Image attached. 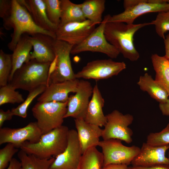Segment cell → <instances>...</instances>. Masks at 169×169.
<instances>
[{
	"instance_id": "obj_1",
	"label": "cell",
	"mask_w": 169,
	"mask_h": 169,
	"mask_svg": "<svg viewBox=\"0 0 169 169\" xmlns=\"http://www.w3.org/2000/svg\"><path fill=\"white\" fill-rule=\"evenodd\" d=\"M150 25H151L150 22L128 24L122 22H108L107 20L104 34L107 41L124 58L134 62L140 57L139 53L134 44V35L140 29Z\"/></svg>"
},
{
	"instance_id": "obj_2",
	"label": "cell",
	"mask_w": 169,
	"mask_h": 169,
	"mask_svg": "<svg viewBox=\"0 0 169 169\" xmlns=\"http://www.w3.org/2000/svg\"><path fill=\"white\" fill-rule=\"evenodd\" d=\"M69 130L67 126L62 125L42 135L37 142L25 141L20 148L27 154L41 159L56 157L66 149Z\"/></svg>"
},
{
	"instance_id": "obj_3",
	"label": "cell",
	"mask_w": 169,
	"mask_h": 169,
	"mask_svg": "<svg viewBox=\"0 0 169 169\" xmlns=\"http://www.w3.org/2000/svg\"><path fill=\"white\" fill-rule=\"evenodd\" d=\"M12 0L11 15L6 29L13 28V32L8 47L13 51L22 35L27 33L31 36L42 33L56 38L55 33L45 30L38 27L34 22L29 13L25 7L17 0Z\"/></svg>"
},
{
	"instance_id": "obj_4",
	"label": "cell",
	"mask_w": 169,
	"mask_h": 169,
	"mask_svg": "<svg viewBox=\"0 0 169 169\" xmlns=\"http://www.w3.org/2000/svg\"><path fill=\"white\" fill-rule=\"evenodd\" d=\"M51 63H40L34 59L30 60L15 72L8 83L16 89L29 92L41 85L47 87Z\"/></svg>"
},
{
	"instance_id": "obj_5",
	"label": "cell",
	"mask_w": 169,
	"mask_h": 169,
	"mask_svg": "<svg viewBox=\"0 0 169 169\" xmlns=\"http://www.w3.org/2000/svg\"><path fill=\"white\" fill-rule=\"evenodd\" d=\"M68 101L38 102L32 111L42 134L62 125L67 110Z\"/></svg>"
},
{
	"instance_id": "obj_6",
	"label": "cell",
	"mask_w": 169,
	"mask_h": 169,
	"mask_svg": "<svg viewBox=\"0 0 169 169\" xmlns=\"http://www.w3.org/2000/svg\"><path fill=\"white\" fill-rule=\"evenodd\" d=\"M107 18L105 16L102 22L81 43L74 46L71 54H75L89 51L102 53L111 59L116 58L120 54L118 50L106 40L104 30Z\"/></svg>"
},
{
	"instance_id": "obj_7",
	"label": "cell",
	"mask_w": 169,
	"mask_h": 169,
	"mask_svg": "<svg viewBox=\"0 0 169 169\" xmlns=\"http://www.w3.org/2000/svg\"><path fill=\"white\" fill-rule=\"evenodd\" d=\"M102 150L103 166L111 164H131L134 158L139 153L140 148L133 145H124L121 141L110 139L100 141L98 145Z\"/></svg>"
},
{
	"instance_id": "obj_8",
	"label": "cell",
	"mask_w": 169,
	"mask_h": 169,
	"mask_svg": "<svg viewBox=\"0 0 169 169\" xmlns=\"http://www.w3.org/2000/svg\"><path fill=\"white\" fill-rule=\"evenodd\" d=\"M106 116L107 122L103 129L102 136L103 140L116 139L127 144L131 143L133 132L129 126L133 121V115L123 114L115 110Z\"/></svg>"
},
{
	"instance_id": "obj_9",
	"label": "cell",
	"mask_w": 169,
	"mask_h": 169,
	"mask_svg": "<svg viewBox=\"0 0 169 169\" xmlns=\"http://www.w3.org/2000/svg\"><path fill=\"white\" fill-rule=\"evenodd\" d=\"M126 68L123 62L111 59H97L89 62L81 70L75 74L76 79L96 80L107 79L117 75Z\"/></svg>"
},
{
	"instance_id": "obj_10",
	"label": "cell",
	"mask_w": 169,
	"mask_h": 169,
	"mask_svg": "<svg viewBox=\"0 0 169 169\" xmlns=\"http://www.w3.org/2000/svg\"><path fill=\"white\" fill-rule=\"evenodd\" d=\"M73 47L66 42L55 39L54 48L56 59V67L50 76L47 86L52 83L76 79L70 57Z\"/></svg>"
},
{
	"instance_id": "obj_11",
	"label": "cell",
	"mask_w": 169,
	"mask_h": 169,
	"mask_svg": "<svg viewBox=\"0 0 169 169\" xmlns=\"http://www.w3.org/2000/svg\"><path fill=\"white\" fill-rule=\"evenodd\" d=\"M42 135L36 121L30 122L26 126L20 128H1L0 145L11 143L18 149L26 141L31 143L37 142Z\"/></svg>"
},
{
	"instance_id": "obj_12",
	"label": "cell",
	"mask_w": 169,
	"mask_h": 169,
	"mask_svg": "<svg viewBox=\"0 0 169 169\" xmlns=\"http://www.w3.org/2000/svg\"><path fill=\"white\" fill-rule=\"evenodd\" d=\"M95 25L89 20L60 24L55 34L56 39L74 46L83 42L95 28Z\"/></svg>"
},
{
	"instance_id": "obj_13",
	"label": "cell",
	"mask_w": 169,
	"mask_h": 169,
	"mask_svg": "<svg viewBox=\"0 0 169 169\" xmlns=\"http://www.w3.org/2000/svg\"><path fill=\"white\" fill-rule=\"evenodd\" d=\"M82 155L77 131L69 130L66 149L55 157L49 169H77Z\"/></svg>"
},
{
	"instance_id": "obj_14",
	"label": "cell",
	"mask_w": 169,
	"mask_h": 169,
	"mask_svg": "<svg viewBox=\"0 0 169 169\" xmlns=\"http://www.w3.org/2000/svg\"><path fill=\"white\" fill-rule=\"evenodd\" d=\"M93 88L89 81L79 80L75 94L69 96L64 118L71 117L84 119Z\"/></svg>"
},
{
	"instance_id": "obj_15",
	"label": "cell",
	"mask_w": 169,
	"mask_h": 169,
	"mask_svg": "<svg viewBox=\"0 0 169 169\" xmlns=\"http://www.w3.org/2000/svg\"><path fill=\"white\" fill-rule=\"evenodd\" d=\"M169 149V145L156 146L144 142L131 164L133 166L142 167L169 165V159L166 156Z\"/></svg>"
},
{
	"instance_id": "obj_16",
	"label": "cell",
	"mask_w": 169,
	"mask_h": 169,
	"mask_svg": "<svg viewBox=\"0 0 169 169\" xmlns=\"http://www.w3.org/2000/svg\"><path fill=\"white\" fill-rule=\"evenodd\" d=\"M169 11L168 3L155 4L148 2V0H144L143 2L136 5L125 10L121 13L112 16L109 14L106 16L107 22H122L131 24L133 23L137 18L142 15L149 13H159Z\"/></svg>"
},
{
	"instance_id": "obj_17",
	"label": "cell",
	"mask_w": 169,
	"mask_h": 169,
	"mask_svg": "<svg viewBox=\"0 0 169 169\" xmlns=\"http://www.w3.org/2000/svg\"><path fill=\"white\" fill-rule=\"evenodd\" d=\"M33 48L31 53L30 59L40 63H51L55 54L54 43L55 38L48 35L37 33L29 36Z\"/></svg>"
},
{
	"instance_id": "obj_18",
	"label": "cell",
	"mask_w": 169,
	"mask_h": 169,
	"mask_svg": "<svg viewBox=\"0 0 169 169\" xmlns=\"http://www.w3.org/2000/svg\"><path fill=\"white\" fill-rule=\"evenodd\" d=\"M79 81L78 79H76L51 84L46 87L37 98V101L38 102H66L69 99V94L76 92Z\"/></svg>"
},
{
	"instance_id": "obj_19",
	"label": "cell",
	"mask_w": 169,
	"mask_h": 169,
	"mask_svg": "<svg viewBox=\"0 0 169 169\" xmlns=\"http://www.w3.org/2000/svg\"><path fill=\"white\" fill-rule=\"evenodd\" d=\"M82 154L88 149L98 146L103 130L100 127L89 123L82 118L74 119Z\"/></svg>"
},
{
	"instance_id": "obj_20",
	"label": "cell",
	"mask_w": 169,
	"mask_h": 169,
	"mask_svg": "<svg viewBox=\"0 0 169 169\" xmlns=\"http://www.w3.org/2000/svg\"><path fill=\"white\" fill-rule=\"evenodd\" d=\"M105 100L97 84L93 87L92 98L89 103L84 120L87 122L98 126H104L107 122L103 108Z\"/></svg>"
},
{
	"instance_id": "obj_21",
	"label": "cell",
	"mask_w": 169,
	"mask_h": 169,
	"mask_svg": "<svg viewBox=\"0 0 169 169\" xmlns=\"http://www.w3.org/2000/svg\"><path fill=\"white\" fill-rule=\"evenodd\" d=\"M28 10L35 23L40 28L54 33L57 27L49 19L43 0H17Z\"/></svg>"
},
{
	"instance_id": "obj_22",
	"label": "cell",
	"mask_w": 169,
	"mask_h": 169,
	"mask_svg": "<svg viewBox=\"0 0 169 169\" xmlns=\"http://www.w3.org/2000/svg\"><path fill=\"white\" fill-rule=\"evenodd\" d=\"M33 48L29 36L24 34L18 42L12 54L13 68L8 81L12 79L15 72L26 63L30 61Z\"/></svg>"
},
{
	"instance_id": "obj_23",
	"label": "cell",
	"mask_w": 169,
	"mask_h": 169,
	"mask_svg": "<svg viewBox=\"0 0 169 169\" xmlns=\"http://www.w3.org/2000/svg\"><path fill=\"white\" fill-rule=\"evenodd\" d=\"M137 84L141 90L147 92L159 103H164L168 99L169 95L165 89L148 73L140 76Z\"/></svg>"
},
{
	"instance_id": "obj_24",
	"label": "cell",
	"mask_w": 169,
	"mask_h": 169,
	"mask_svg": "<svg viewBox=\"0 0 169 169\" xmlns=\"http://www.w3.org/2000/svg\"><path fill=\"white\" fill-rule=\"evenodd\" d=\"M151 59L155 72V79L165 89L169 96V61L165 56L152 54Z\"/></svg>"
},
{
	"instance_id": "obj_25",
	"label": "cell",
	"mask_w": 169,
	"mask_h": 169,
	"mask_svg": "<svg viewBox=\"0 0 169 169\" xmlns=\"http://www.w3.org/2000/svg\"><path fill=\"white\" fill-rule=\"evenodd\" d=\"M61 8L60 24L86 20L82 11L81 3H74L69 0H61Z\"/></svg>"
},
{
	"instance_id": "obj_26",
	"label": "cell",
	"mask_w": 169,
	"mask_h": 169,
	"mask_svg": "<svg viewBox=\"0 0 169 169\" xmlns=\"http://www.w3.org/2000/svg\"><path fill=\"white\" fill-rule=\"evenodd\" d=\"M105 0H87L81 3L82 9L86 19L95 25L100 24L105 8Z\"/></svg>"
},
{
	"instance_id": "obj_27",
	"label": "cell",
	"mask_w": 169,
	"mask_h": 169,
	"mask_svg": "<svg viewBox=\"0 0 169 169\" xmlns=\"http://www.w3.org/2000/svg\"><path fill=\"white\" fill-rule=\"evenodd\" d=\"M103 162L102 152L92 147L82 154L77 169H102Z\"/></svg>"
},
{
	"instance_id": "obj_28",
	"label": "cell",
	"mask_w": 169,
	"mask_h": 169,
	"mask_svg": "<svg viewBox=\"0 0 169 169\" xmlns=\"http://www.w3.org/2000/svg\"><path fill=\"white\" fill-rule=\"evenodd\" d=\"M18 156L21 164V169H49L55 159L54 157L49 159H41L34 155L28 154L22 150L18 152Z\"/></svg>"
},
{
	"instance_id": "obj_29",
	"label": "cell",
	"mask_w": 169,
	"mask_h": 169,
	"mask_svg": "<svg viewBox=\"0 0 169 169\" xmlns=\"http://www.w3.org/2000/svg\"><path fill=\"white\" fill-rule=\"evenodd\" d=\"M46 87L45 85H41L29 91L27 98L23 102L16 107L11 110L13 115L26 118L27 115V110L30 104L37 96L44 92Z\"/></svg>"
},
{
	"instance_id": "obj_30",
	"label": "cell",
	"mask_w": 169,
	"mask_h": 169,
	"mask_svg": "<svg viewBox=\"0 0 169 169\" xmlns=\"http://www.w3.org/2000/svg\"><path fill=\"white\" fill-rule=\"evenodd\" d=\"M10 83L0 87V105L8 103H22L24 100L22 95Z\"/></svg>"
},
{
	"instance_id": "obj_31",
	"label": "cell",
	"mask_w": 169,
	"mask_h": 169,
	"mask_svg": "<svg viewBox=\"0 0 169 169\" xmlns=\"http://www.w3.org/2000/svg\"><path fill=\"white\" fill-rule=\"evenodd\" d=\"M13 68L12 54L0 50V86L7 84Z\"/></svg>"
},
{
	"instance_id": "obj_32",
	"label": "cell",
	"mask_w": 169,
	"mask_h": 169,
	"mask_svg": "<svg viewBox=\"0 0 169 169\" xmlns=\"http://www.w3.org/2000/svg\"><path fill=\"white\" fill-rule=\"evenodd\" d=\"M47 17L51 23L57 27L60 23L61 0H43Z\"/></svg>"
},
{
	"instance_id": "obj_33",
	"label": "cell",
	"mask_w": 169,
	"mask_h": 169,
	"mask_svg": "<svg viewBox=\"0 0 169 169\" xmlns=\"http://www.w3.org/2000/svg\"><path fill=\"white\" fill-rule=\"evenodd\" d=\"M150 23L154 25L157 34L164 39L165 34L169 31V11L158 13L156 19Z\"/></svg>"
},
{
	"instance_id": "obj_34",
	"label": "cell",
	"mask_w": 169,
	"mask_h": 169,
	"mask_svg": "<svg viewBox=\"0 0 169 169\" xmlns=\"http://www.w3.org/2000/svg\"><path fill=\"white\" fill-rule=\"evenodd\" d=\"M146 142L156 146L169 145V123L160 131L150 133L147 137Z\"/></svg>"
},
{
	"instance_id": "obj_35",
	"label": "cell",
	"mask_w": 169,
	"mask_h": 169,
	"mask_svg": "<svg viewBox=\"0 0 169 169\" xmlns=\"http://www.w3.org/2000/svg\"><path fill=\"white\" fill-rule=\"evenodd\" d=\"M18 151V148L11 143L0 149V169H5L8 166L13 156Z\"/></svg>"
},
{
	"instance_id": "obj_36",
	"label": "cell",
	"mask_w": 169,
	"mask_h": 169,
	"mask_svg": "<svg viewBox=\"0 0 169 169\" xmlns=\"http://www.w3.org/2000/svg\"><path fill=\"white\" fill-rule=\"evenodd\" d=\"M12 11V0H0V17L3 20V26L6 28Z\"/></svg>"
},
{
	"instance_id": "obj_37",
	"label": "cell",
	"mask_w": 169,
	"mask_h": 169,
	"mask_svg": "<svg viewBox=\"0 0 169 169\" xmlns=\"http://www.w3.org/2000/svg\"><path fill=\"white\" fill-rule=\"evenodd\" d=\"M11 110H8L4 111L2 109L0 110V128H2L4 122L6 120H10L13 116Z\"/></svg>"
},
{
	"instance_id": "obj_38",
	"label": "cell",
	"mask_w": 169,
	"mask_h": 169,
	"mask_svg": "<svg viewBox=\"0 0 169 169\" xmlns=\"http://www.w3.org/2000/svg\"><path fill=\"white\" fill-rule=\"evenodd\" d=\"M128 169H169V165H159L148 167H142L131 166Z\"/></svg>"
},
{
	"instance_id": "obj_39",
	"label": "cell",
	"mask_w": 169,
	"mask_h": 169,
	"mask_svg": "<svg viewBox=\"0 0 169 169\" xmlns=\"http://www.w3.org/2000/svg\"><path fill=\"white\" fill-rule=\"evenodd\" d=\"M144 0H125L123 2L125 10L133 7L143 2Z\"/></svg>"
},
{
	"instance_id": "obj_40",
	"label": "cell",
	"mask_w": 169,
	"mask_h": 169,
	"mask_svg": "<svg viewBox=\"0 0 169 169\" xmlns=\"http://www.w3.org/2000/svg\"><path fill=\"white\" fill-rule=\"evenodd\" d=\"M159 108L163 115H169V99L164 103H159Z\"/></svg>"
},
{
	"instance_id": "obj_41",
	"label": "cell",
	"mask_w": 169,
	"mask_h": 169,
	"mask_svg": "<svg viewBox=\"0 0 169 169\" xmlns=\"http://www.w3.org/2000/svg\"><path fill=\"white\" fill-rule=\"evenodd\" d=\"M22 167L20 161L15 158H13L6 169H21Z\"/></svg>"
},
{
	"instance_id": "obj_42",
	"label": "cell",
	"mask_w": 169,
	"mask_h": 169,
	"mask_svg": "<svg viewBox=\"0 0 169 169\" xmlns=\"http://www.w3.org/2000/svg\"><path fill=\"white\" fill-rule=\"evenodd\" d=\"M128 166L125 164H111L103 166L102 169H128Z\"/></svg>"
},
{
	"instance_id": "obj_43",
	"label": "cell",
	"mask_w": 169,
	"mask_h": 169,
	"mask_svg": "<svg viewBox=\"0 0 169 169\" xmlns=\"http://www.w3.org/2000/svg\"><path fill=\"white\" fill-rule=\"evenodd\" d=\"M164 40L165 57L169 61V33L165 37Z\"/></svg>"
},
{
	"instance_id": "obj_44",
	"label": "cell",
	"mask_w": 169,
	"mask_h": 169,
	"mask_svg": "<svg viewBox=\"0 0 169 169\" xmlns=\"http://www.w3.org/2000/svg\"><path fill=\"white\" fill-rule=\"evenodd\" d=\"M168 158L169 159V153H168Z\"/></svg>"
},
{
	"instance_id": "obj_45",
	"label": "cell",
	"mask_w": 169,
	"mask_h": 169,
	"mask_svg": "<svg viewBox=\"0 0 169 169\" xmlns=\"http://www.w3.org/2000/svg\"><path fill=\"white\" fill-rule=\"evenodd\" d=\"M168 3H169V2H168Z\"/></svg>"
}]
</instances>
